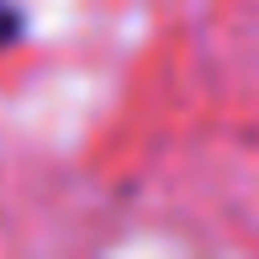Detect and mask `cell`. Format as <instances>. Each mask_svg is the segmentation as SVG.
I'll return each mask as SVG.
<instances>
[{"label":"cell","instance_id":"1","mask_svg":"<svg viewBox=\"0 0 259 259\" xmlns=\"http://www.w3.org/2000/svg\"><path fill=\"white\" fill-rule=\"evenodd\" d=\"M16 32H21V16H16V11H6V16H0V42H11Z\"/></svg>","mask_w":259,"mask_h":259}]
</instances>
